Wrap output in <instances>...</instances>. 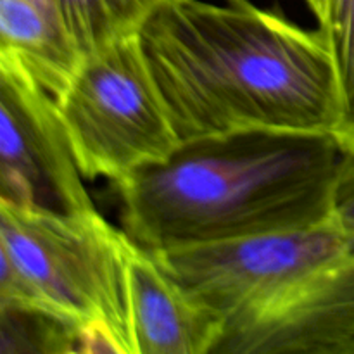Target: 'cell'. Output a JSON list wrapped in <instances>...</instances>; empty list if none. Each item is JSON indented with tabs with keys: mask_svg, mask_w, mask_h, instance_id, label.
Returning <instances> with one entry per match:
<instances>
[{
	"mask_svg": "<svg viewBox=\"0 0 354 354\" xmlns=\"http://www.w3.org/2000/svg\"><path fill=\"white\" fill-rule=\"evenodd\" d=\"M33 2L38 3V6L45 7V9L59 10V9H57V3H55V0H33Z\"/></svg>",
	"mask_w": 354,
	"mask_h": 354,
	"instance_id": "5bb4252c",
	"label": "cell"
},
{
	"mask_svg": "<svg viewBox=\"0 0 354 354\" xmlns=\"http://www.w3.org/2000/svg\"><path fill=\"white\" fill-rule=\"evenodd\" d=\"M320 30L330 47L341 93V120L334 138L342 151L354 149V0H327Z\"/></svg>",
	"mask_w": 354,
	"mask_h": 354,
	"instance_id": "8fae6325",
	"label": "cell"
},
{
	"mask_svg": "<svg viewBox=\"0 0 354 354\" xmlns=\"http://www.w3.org/2000/svg\"><path fill=\"white\" fill-rule=\"evenodd\" d=\"M354 244L332 221L303 230L248 235L151 251L166 272L225 322L258 310Z\"/></svg>",
	"mask_w": 354,
	"mask_h": 354,
	"instance_id": "5b68a950",
	"label": "cell"
},
{
	"mask_svg": "<svg viewBox=\"0 0 354 354\" xmlns=\"http://www.w3.org/2000/svg\"><path fill=\"white\" fill-rule=\"evenodd\" d=\"M0 61L16 64L57 100L83 55L59 10L33 0H0Z\"/></svg>",
	"mask_w": 354,
	"mask_h": 354,
	"instance_id": "9c48e42d",
	"label": "cell"
},
{
	"mask_svg": "<svg viewBox=\"0 0 354 354\" xmlns=\"http://www.w3.org/2000/svg\"><path fill=\"white\" fill-rule=\"evenodd\" d=\"M137 35L180 144L337 128L341 93L322 30L249 0H162Z\"/></svg>",
	"mask_w": 354,
	"mask_h": 354,
	"instance_id": "6da1fadb",
	"label": "cell"
},
{
	"mask_svg": "<svg viewBox=\"0 0 354 354\" xmlns=\"http://www.w3.org/2000/svg\"><path fill=\"white\" fill-rule=\"evenodd\" d=\"M0 201L61 214L95 209L57 100L7 61H0Z\"/></svg>",
	"mask_w": 354,
	"mask_h": 354,
	"instance_id": "8992f818",
	"label": "cell"
},
{
	"mask_svg": "<svg viewBox=\"0 0 354 354\" xmlns=\"http://www.w3.org/2000/svg\"><path fill=\"white\" fill-rule=\"evenodd\" d=\"M330 221L354 244V149L342 151L332 187Z\"/></svg>",
	"mask_w": 354,
	"mask_h": 354,
	"instance_id": "7c38bea8",
	"label": "cell"
},
{
	"mask_svg": "<svg viewBox=\"0 0 354 354\" xmlns=\"http://www.w3.org/2000/svg\"><path fill=\"white\" fill-rule=\"evenodd\" d=\"M57 107L85 178L120 182L180 145L137 33L86 55Z\"/></svg>",
	"mask_w": 354,
	"mask_h": 354,
	"instance_id": "277c9868",
	"label": "cell"
},
{
	"mask_svg": "<svg viewBox=\"0 0 354 354\" xmlns=\"http://www.w3.org/2000/svg\"><path fill=\"white\" fill-rule=\"evenodd\" d=\"M162 0H55L83 59L104 45L137 33Z\"/></svg>",
	"mask_w": 354,
	"mask_h": 354,
	"instance_id": "30bf717a",
	"label": "cell"
},
{
	"mask_svg": "<svg viewBox=\"0 0 354 354\" xmlns=\"http://www.w3.org/2000/svg\"><path fill=\"white\" fill-rule=\"evenodd\" d=\"M135 354H213L227 322L187 292L154 252L131 242L128 254Z\"/></svg>",
	"mask_w": 354,
	"mask_h": 354,
	"instance_id": "ba28073f",
	"label": "cell"
},
{
	"mask_svg": "<svg viewBox=\"0 0 354 354\" xmlns=\"http://www.w3.org/2000/svg\"><path fill=\"white\" fill-rule=\"evenodd\" d=\"M304 2L308 3V7L311 9V12L317 16L318 23H320V21L324 19V16H325V7H327V0H304Z\"/></svg>",
	"mask_w": 354,
	"mask_h": 354,
	"instance_id": "4fadbf2b",
	"label": "cell"
},
{
	"mask_svg": "<svg viewBox=\"0 0 354 354\" xmlns=\"http://www.w3.org/2000/svg\"><path fill=\"white\" fill-rule=\"evenodd\" d=\"M342 149L328 133L252 130L183 142L114 182L123 232L147 251L330 221Z\"/></svg>",
	"mask_w": 354,
	"mask_h": 354,
	"instance_id": "7a4b0ae2",
	"label": "cell"
},
{
	"mask_svg": "<svg viewBox=\"0 0 354 354\" xmlns=\"http://www.w3.org/2000/svg\"><path fill=\"white\" fill-rule=\"evenodd\" d=\"M131 239L99 211L50 213L0 201V308L102 325L135 354L128 289Z\"/></svg>",
	"mask_w": 354,
	"mask_h": 354,
	"instance_id": "3957f363",
	"label": "cell"
},
{
	"mask_svg": "<svg viewBox=\"0 0 354 354\" xmlns=\"http://www.w3.org/2000/svg\"><path fill=\"white\" fill-rule=\"evenodd\" d=\"M354 354V248L227 324L213 354Z\"/></svg>",
	"mask_w": 354,
	"mask_h": 354,
	"instance_id": "52a82bcc",
	"label": "cell"
}]
</instances>
